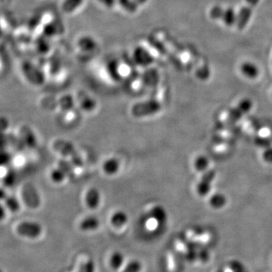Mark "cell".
I'll list each match as a JSON object with an SVG mask.
<instances>
[{"label": "cell", "mask_w": 272, "mask_h": 272, "mask_svg": "<svg viewBox=\"0 0 272 272\" xmlns=\"http://www.w3.org/2000/svg\"><path fill=\"white\" fill-rule=\"evenodd\" d=\"M214 235L212 231L202 228H195L186 231L185 239L196 247H206L214 241Z\"/></svg>", "instance_id": "1"}, {"label": "cell", "mask_w": 272, "mask_h": 272, "mask_svg": "<svg viewBox=\"0 0 272 272\" xmlns=\"http://www.w3.org/2000/svg\"><path fill=\"white\" fill-rule=\"evenodd\" d=\"M162 105L159 101L150 99L145 102H137L133 104L131 113L136 118H147L154 115L161 111Z\"/></svg>", "instance_id": "2"}, {"label": "cell", "mask_w": 272, "mask_h": 272, "mask_svg": "<svg viewBox=\"0 0 272 272\" xmlns=\"http://www.w3.org/2000/svg\"><path fill=\"white\" fill-rule=\"evenodd\" d=\"M174 249L182 259L187 262H196V247L189 243L186 239H178L174 242Z\"/></svg>", "instance_id": "3"}, {"label": "cell", "mask_w": 272, "mask_h": 272, "mask_svg": "<svg viewBox=\"0 0 272 272\" xmlns=\"http://www.w3.org/2000/svg\"><path fill=\"white\" fill-rule=\"evenodd\" d=\"M216 176V170H209L204 172L197 186V193L200 197H206L211 190V186Z\"/></svg>", "instance_id": "4"}, {"label": "cell", "mask_w": 272, "mask_h": 272, "mask_svg": "<svg viewBox=\"0 0 272 272\" xmlns=\"http://www.w3.org/2000/svg\"><path fill=\"white\" fill-rule=\"evenodd\" d=\"M17 232L23 237L36 238L42 233V228L38 223L24 221L17 226Z\"/></svg>", "instance_id": "5"}, {"label": "cell", "mask_w": 272, "mask_h": 272, "mask_svg": "<svg viewBox=\"0 0 272 272\" xmlns=\"http://www.w3.org/2000/svg\"><path fill=\"white\" fill-rule=\"evenodd\" d=\"M53 148L60 154L66 156V157H69V158H71L72 156L78 153L74 145L70 141L62 139V138L54 141L53 144Z\"/></svg>", "instance_id": "6"}, {"label": "cell", "mask_w": 272, "mask_h": 272, "mask_svg": "<svg viewBox=\"0 0 272 272\" xmlns=\"http://www.w3.org/2000/svg\"><path fill=\"white\" fill-rule=\"evenodd\" d=\"M73 272H95V263L86 254H82L77 258Z\"/></svg>", "instance_id": "7"}, {"label": "cell", "mask_w": 272, "mask_h": 272, "mask_svg": "<svg viewBox=\"0 0 272 272\" xmlns=\"http://www.w3.org/2000/svg\"><path fill=\"white\" fill-rule=\"evenodd\" d=\"M149 215L156 221L157 226L164 225L168 220L167 211L160 205H156L150 209Z\"/></svg>", "instance_id": "8"}, {"label": "cell", "mask_w": 272, "mask_h": 272, "mask_svg": "<svg viewBox=\"0 0 272 272\" xmlns=\"http://www.w3.org/2000/svg\"><path fill=\"white\" fill-rule=\"evenodd\" d=\"M85 202L89 209H97L101 203L100 191L95 187L88 189L85 194Z\"/></svg>", "instance_id": "9"}, {"label": "cell", "mask_w": 272, "mask_h": 272, "mask_svg": "<svg viewBox=\"0 0 272 272\" xmlns=\"http://www.w3.org/2000/svg\"><path fill=\"white\" fill-rule=\"evenodd\" d=\"M240 73L247 78L250 80H255L260 74V70L256 65L250 62V61H246L241 64L240 67Z\"/></svg>", "instance_id": "10"}, {"label": "cell", "mask_w": 272, "mask_h": 272, "mask_svg": "<svg viewBox=\"0 0 272 272\" xmlns=\"http://www.w3.org/2000/svg\"><path fill=\"white\" fill-rule=\"evenodd\" d=\"M102 168L104 170L107 175H114L119 172V168H120V163L119 160L115 157H111V158L107 159L104 161L102 166Z\"/></svg>", "instance_id": "11"}, {"label": "cell", "mask_w": 272, "mask_h": 272, "mask_svg": "<svg viewBox=\"0 0 272 272\" xmlns=\"http://www.w3.org/2000/svg\"><path fill=\"white\" fill-rule=\"evenodd\" d=\"M100 225L99 219L95 216H87L82 220L80 222V228L82 231H92L97 229Z\"/></svg>", "instance_id": "12"}, {"label": "cell", "mask_w": 272, "mask_h": 272, "mask_svg": "<svg viewBox=\"0 0 272 272\" xmlns=\"http://www.w3.org/2000/svg\"><path fill=\"white\" fill-rule=\"evenodd\" d=\"M228 202L227 197L221 193H216L209 197V204L214 209H221L225 206Z\"/></svg>", "instance_id": "13"}, {"label": "cell", "mask_w": 272, "mask_h": 272, "mask_svg": "<svg viewBox=\"0 0 272 272\" xmlns=\"http://www.w3.org/2000/svg\"><path fill=\"white\" fill-rule=\"evenodd\" d=\"M237 20H238V14L235 12L233 8L224 9L221 20L224 23V25L228 27H233V26L236 25Z\"/></svg>", "instance_id": "14"}, {"label": "cell", "mask_w": 272, "mask_h": 272, "mask_svg": "<svg viewBox=\"0 0 272 272\" xmlns=\"http://www.w3.org/2000/svg\"><path fill=\"white\" fill-rule=\"evenodd\" d=\"M221 272H249L247 268L239 260H231L223 265Z\"/></svg>", "instance_id": "15"}, {"label": "cell", "mask_w": 272, "mask_h": 272, "mask_svg": "<svg viewBox=\"0 0 272 272\" xmlns=\"http://www.w3.org/2000/svg\"><path fill=\"white\" fill-rule=\"evenodd\" d=\"M79 103H80V107L84 111L86 112H91L94 111L95 107L97 106V103L90 96L86 95H82L78 96Z\"/></svg>", "instance_id": "16"}, {"label": "cell", "mask_w": 272, "mask_h": 272, "mask_svg": "<svg viewBox=\"0 0 272 272\" xmlns=\"http://www.w3.org/2000/svg\"><path fill=\"white\" fill-rule=\"evenodd\" d=\"M182 257L177 254L174 250L173 252H170L167 255V268L169 272H177L179 269V262Z\"/></svg>", "instance_id": "17"}, {"label": "cell", "mask_w": 272, "mask_h": 272, "mask_svg": "<svg viewBox=\"0 0 272 272\" xmlns=\"http://www.w3.org/2000/svg\"><path fill=\"white\" fill-rule=\"evenodd\" d=\"M128 221V216L124 211H117L111 216V222L115 228L124 226Z\"/></svg>", "instance_id": "18"}, {"label": "cell", "mask_w": 272, "mask_h": 272, "mask_svg": "<svg viewBox=\"0 0 272 272\" xmlns=\"http://www.w3.org/2000/svg\"><path fill=\"white\" fill-rule=\"evenodd\" d=\"M84 0H64L61 9L65 13L71 14L84 4Z\"/></svg>", "instance_id": "19"}, {"label": "cell", "mask_w": 272, "mask_h": 272, "mask_svg": "<svg viewBox=\"0 0 272 272\" xmlns=\"http://www.w3.org/2000/svg\"><path fill=\"white\" fill-rule=\"evenodd\" d=\"M60 107L61 110L65 112L71 111L72 109L74 107L75 102L73 98L70 95H63L58 102Z\"/></svg>", "instance_id": "20"}, {"label": "cell", "mask_w": 272, "mask_h": 272, "mask_svg": "<svg viewBox=\"0 0 272 272\" xmlns=\"http://www.w3.org/2000/svg\"><path fill=\"white\" fill-rule=\"evenodd\" d=\"M209 166V160L207 156L204 155L197 156L194 160V168L197 172H202L207 171Z\"/></svg>", "instance_id": "21"}, {"label": "cell", "mask_w": 272, "mask_h": 272, "mask_svg": "<svg viewBox=\"0 0 272 272\" xmlns=\"http://www.w3.org/2000/svg\"><path fill=\"white\" fill-rule=\"evenodd\" d=\"M124 263V257L119 252H114L110 258V265L114 270H119Z\"/></svg>", "instance_id": "22"}, {"label": "cell", "mask_w": 272, "mask_h": 272, "mask_svg": "<svg viewBox=\"0 0 272 272\" xmlns=\"http://www.w3.org/2000/svg\"><path fill=\"white\" fill-rule=\"evenodd\" d=\"M118 3L123 10L129 13H136L139 8L134 0H118Z\"/></svg>", "instance_id": "23"}, {"label": "cell", "mask_w": 272, "mask_h": 272, "mask_svg": "<svg viewBox=\"0 0 272 272\" xmlns=\"http://www.w3.org/2000/svg\"><path fill=\"white\" fill-rule=\"evenodd\" d=\"M58 167L63 170L67 177H73L75 173V167L71 162L66 160H61L58 162Z\"/></svg>", "instance_id": "24"}, {"label": "cell", "mask_w": 272, "mask_h": 272, "mask_svg": "<svg viewBox=\"0 0 272 272\" xmlns=\"http://www.w3.org/2000/svg\"><path fill=\"white\" fill-rule=\"evenodd\" d=\"M142 269V265L139 261L132 260L126 264L121 272H140Z\"/></svg>", "instance_id": "25"}, {"label": "cell", "mask_w": 272, "mask_h": 272, "mask_svg": "<svg viewBox=\"0 0 272 272\" xmlns=\"http://www.w3.org/2000/svg\"><path fill=\"white\" fill-rule=\"evenodd\" d=\"M253 106H254L253 101H252L251 99L245 98V99H242V100L238 103L237 107L240 109L243 114H246L251 111V109L253 108Z\"/></svg>", "instance_id": "26"}, {"label": "cell", "mask_w": 272, "mask_h": 272, "mask_svg": "<svg viewBox=\"0 0 272 272\" xmlns=\"http://www.w3.org/2000/svg\"><path fill=\"white\" fill-rule=\"evenodd\" d=\"M67 178L66 174L59 167L54 169L51 172V179L55 183H61Z\"/></svg>", "instance_id": "27"}, {"label": "cell", "mask_w": 272, "mask_h": 272, "mask_svg": "<svg viewBox=\"0 0 272 272\" xmlns=\"http://www.w3.org/2000/svg\"><path fill=\"white\" fill-rule=\"evenodd\" d=\"M224 9L220 5H214L209 10V17L213 20H221Z\"/></svg>", "instance_id": "28"}, {"label": "cell", "mask_w": 272, "mask_h": 272, "mask_svg": "<svg viewBox=\"0 0 272 272\" xmlns=\"http://www.w3.org/2000/svg\"><path fill=\"white\" fill-rule=\"evenodd\" d=\"M254 143L255 145L260 148H267L269 147L272 146V141L267 137H262V136H258L256 137L254 140Z\"/></svg>", "instance_id": "29"}, {"label": "cell", "mask_w": 272, "mask_h": 272, "mask_svg": "<svg viewBox=\"0 0 272 272\" xmlns=\"http://www.w3.org/2000/svg\"><path fill=\"white\" fill-rule=\"evenodd\" d=\"M70 159V161L71 162L72 164H73L75 168H82V167H84V160L82 158V156H80V153H77V154L72 156L71 158Z\"/></svg>", "instance_id": "30"}, {"label": "cell", "mask_w": 272, "mask_h": 272, "mask_svg": "<svg viewBox=\"0 0 272 272\" xmlns=\"http://www.w3.org/2000/svg\"><path fill=\"white\" fill-rule=\"evenodd\" d=\"M262 158L266 163H272V146L265 148L262 153Z\"/></svg>", "instance_id": "31"}, {"label": "cell", "mask_w": 272, "mask_h": 272, "mask_svg": "<svg viewBox=\"0 0 272 272\" xmlns=\"http://www.w3.org/2000/svg\"><path fill=\"white\" fill-rule=\"evenodd\" d=\"M197 76L200 80H207L209 77V70H208L207 68H203V69H200L199 70H197Z\"/></svg>", "instance_id": "32"}, {"label": "cell", "mask_w": 272, "mask_h": 272, "mask_svg": "<svg viewBox=\"0 0 272 272\" xmlns=\"http://www.w3.org/2000/svg\"><path fill=\"white\" fill-rule=\"evenodd\" d=\"M97 1L99 3L107 7L108 9L113 8L116 5V3L118 2V0H97Z\"/></svg>", "instance_id": "33"}, {"label": "cell", "mask_w": 272, "mask_h": 272, "mask_svg": "<svg viewBox=\"0 0 272 272\" xmlns=\"http://www.w3.org/2000/svg\"><path fill=\"white\" fill-rule=\"evenodd\" d=\"M8 206L12 211H16L19 209V204L15 199H11L8 201Z\"/></svg>", "instance_id": "34"}, {"label": "cell", "mask_w": 272, "mask_h": 272, "mask_svg": "<svg viewBox=\"0 0 272 272\" xmlns=\"http://www.w3.org/2000/svg\"><path fill=\"white\" fill-rule=\"evenodd\" d=\"M259 1L260 0H245V5H250L253 8H255Z\"/></svg>", "instance_id": "35"}, {"label": "cell", "mask_w": 272, "mask_h": 272, "mask_svg": "<svg viewBox=\"0 0 272 272\" xmlns=\"http://www.w3.org/2000/svg\"><path fill=\"white\" fill-rule=\"evenodd\" d=\"M136 4L138 5V6H141V5H145V3L148 2V0H134Z\"/></svg>", "instance_id": "36"}, {"label": "cell", "mask_w": 272, "mask_h": 272, "mask_svg": "<svg viewBox=\"0 0 272 272\" xmlns=\"http://www.w3.org/2000/svg\"><path fill=\"white\" fill-rule=\"evenodd\" d=\"M4 216H5V211H4L3 207L0 205V220H2Z\"/></svg>", "instance_id": "37"}, {"label": "cell", "mask_w": 272, "mask_h": 272, "mask_svg": "<svg viewBox=\"0 0 272 272\" xmlns=\"http://www.w3.org/2000/svg\"><path fill=\"white\" fill-rule=\"evenodd\" d=\"M73 272V271H71V272Z\"/></svg>", "instance_id": "38"}, {"label": "cell", "mask_w": 272, "mask_h": 272, "mask_svg": "<svg viewBox=\"0 0 272 272\" xmlns=\"http://www.w3.org/2000/svg\"><path fill=\"white\" fill-rule=\"evenodd\" d=\"M0 272H2V271L0 270Z\"/></svg>", "instance_id": "39"}]
</instances>
